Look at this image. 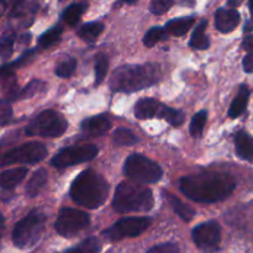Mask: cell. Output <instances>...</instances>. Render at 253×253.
<instances>
[{
  "instance_id": "obj_29",
  "label": "cell",
  "mask_w": 253,
  "mask_h": 253,
  "mask_svg": "<svg viewBox=\"0 0 253 253\" xmlns=\"http://www.w3.org/2000/svg\"><path fill=\"white\" fill-rule=\"evenodd\" d=\"M207 119H208V113L205 110L199 111V113H197L194 116H193L192 123H190V126H189L190 135H192L193 137H199V136L202 135L205 124H207Z\"/></svg>"
},
{
  "instance_id": "obj_35",
  "label": "cell",
  "mask_w": 253,
  "mask_h": 253,
  "mask_svg": "<svg viewBox=\"0 0 253 253\" xmlns=\"http://www.w3.org/2000/svg\"><path fill=\"white\" fill-rule=\"evenodd\" d=\"M12 108L7 99L0 100V126H5L11 123Z\"/></svg>"
},
{
  "instance_id": "obj_34",
  "label": "cell",
  "mask_w": 253,
  "mask_h": 253,
  "mask_svg": "<svg viewBox=\"0 0 253 253\" xmlns=\"http://www.w3.org/2000/svg\"><path fill=\"white\" fill-rule=\"evenodd\" d=\"M44 88L43 82L39 81V79H34V81L30 82L24 89L19 93V98H31L35 96L37 93L42 90Z\"/></svg>"
},
{
  "instance_id": "obj_6",
  "label": "cell",
  "mask_w": 253,
  "mask_h": 253,
  "mask_svg": "<svg viewBox=\"0 0 253 253\" xmlns=\"http://www.w3.org/2000/svg\"><path fill=\"white\" fill-rule=\"evenodd\" d=\"M66 119L54 110H44L37 115L26 127L27 136L58 137L67 130Z\"/></svg>"
},
{
  "instance_id": "obj_4",
  "label": "cell",
  "mask_w": 253,
  "mask_h": 253,
  "mask_svg": "<svg viewBox=\"0 0 253 253\" xmlns=\"http://www.w3.org/2000/svg\"><path fill=\"white\" fill-rule=\"evenodd\" d=\"M153 204L152 190L130 182L118 185L113 200L114 209L120 214L148 211L152 209Z\"/></svg>"
},
{
  "instance_id": "obj_14",
  "label": "cell",
  "mask_w": 253,
  "mask_h": 253,
  "mask_svg": "<svg viewBox=\"0 0 253 253\" xmlns=\"http://www.w3.org/2000/svg\"><path fill=\"white\" fill-rule=\"evenodd\" d=\"M111 127V121L108 115H96L88 118L82 123V130L91 137H99L108 132Z\"/></svg>"
},
{
  "instance_id": "obj_41",
  "label": "cell",
  "mask_w": 253,
  "mask_h": 253,
  "mask_svg": "<svg viewBox=\"0 0 253 253\" xmlns=\"http://www.w3.org/2000/svg\"><path fill=\"white\" fill-rule=\"evenodd\" d=\"M4 5H5V4H2V2H0V15H1V12H2V9H1V7L4 6Z\"/></svg>"
},
{
  "instance_id": "obj_13",
  "label": "cell",
  "mask_w": 253,
  "mask_h": 253,
  "mask_svg": "<svg viewBox=\"0 0 253 253\" xmlns=\"http://www.w3.org/2000/svg\"><path fill=\"white\" fill-rule=\"evenodd\" d=\"M240 14L235 9H225L220 7L215 12V26L222 34L231 32L236 29L240 24Z\"/></svg>"
},
{
  "instance_id": "obj_12",
  "label": "cell",
  "mask_w": 253,
  "mask_h": 253,
  "mask_svg": "<svg viewBox=\"0 0 253 253\" xmlns=\"http://www.w3.org/2000/svg\"><path fill=\"white\" fill-rule=\"evenodd\" d=\"M193 240L202 251L215 252L221 242V227L216 221H207L193 230Z\"/></svg>"
},
{
  "instance_id": "obj_30",
  "label": "cell",
  "mask_w": 253,
  "mask_h": 253,
  "mask_svg": "<svg viewBox=\"0 0 253 253\" xmlns=\"http://www.w3.org/2000/svg\"><path fill=\"white\" fill-rule=\"evenodd\" d=\"M14 43H15V34L9 32L5 34L0 40V58L2 61H6L11 57L14 52Z\"/></svg>"
},
{
  "instance_id": "obj_21",
  "label": "cell",
  "mask_w": 253,
  "mask_h": 253,
  "mask_svg": "<svg viewBox=\"0 0 253 253\" xmlns=\"http://www.w3.org/2000/svg\"><path fill=\"white\" fill-rule=\"evenodd\" d=\"M194 17H180V19H173L167 22L165 30L174 36H183L187 34L192 26L194 25Z\"/></svg>"
},
{
  "instance_id": "obj_22",
  "label": "cell",
  "mask_w": 253,
  "mask_h": 253,
  "mask_svg": "<svg viewBox=\"0 0 253 253\" xmlns=\"http://www.w3.org/2000/svg\"><path fill=\"white\" fill-rule=\"evenodd\" d=\"M208 21L207 20H202L197 27H195L194 32H193L192 37H190L189 46L195 49H207L209 48L210 41L208 36L205 35V29H207Z\"/></svg>"
},
{
  "instance_id": "obj_38",
  "label": "cell",
  "mask_w": 253,
  "mask_h": 253,
  "mask_svg": "<svg viewBox=\"0 0 253 253\" xmlns=\"http://www.w3.org/2000/svg\"><path fill=\"white\" fill-rule=\"evenodd\" d=\"M242 64H244V69L246 73H253V53H247Z\"/></svg>"
},
{
  "instance_id": "obj_18",
  "label": "cell",
  "mask_w": 253,
  "mask_h": 253,
  "mask_svg": "<svg viewBox=\"0 0 253 253\" xmlns=\"http://www.w3.org/2000/svg\"><path fill=\"white\" fill-rule=\"evenodd\" d=\"M236 152L242 160L253 161V137L245 131H240L235 137Z\"/></svg>"
},
{
  "instance_id": "obj_11",
  "label": "cell",
  "mask_w": 253,
  "mask_h": 253,
  "mask_svg": "<svg viewBox=\"0 0 253 253\" xmlns=\"http://www.w3.org/2000/svg\"><path fill=\"white\" fill-rule=\"evenodd\" d=\"M98 147L94 145L66 147L59 151L51 161V165L56 168H66L79 163L91 161L98 155Z\"/></svg>"
},
{
  "instance_id": "obj_19",
  "label": "cell",
  "mask_w": 253,
  "mask_h": 253,
  "mask_svg": "<svg viewBox=\"0 0 253 253\" xmlns=\"http://www.w3.org/2000/svg\"><path fill=\"white\" fill-rule=\"evenodd\" d=\"M47 178H48V174H47L46 169L41 168V169L36 170V172L32 174V177L30 178L29 183H27L26 194L29 195L30 198H35L36 195H39L40 193L42 192L44 185H46Z\"/></svg>"
},
{
  "instance_id": "obj_3",
  "label": "cell",
  "mask_w": 253,
  "mask_h": 253,
  "mask_svg": "<svg viewBox=\"0 0 253 253\" xmlns=\"http://www.w3.org/2000/svg\"><path fill=\"white\" fill-rule=\"evenodd\" d=\"M161 78L160 67L156 64H132L116 69L110 79L114 91L132 93L157 83Z\"/></svg>"
},
{
  "instance_id": "obj_1",
  "label": "cell",
  "mask_w": 253,
  "mask_h": 253,
  "mask_svg": "<svg viewBox=\"0 0 253 253\" xmlns=\"http://www.w3.org/2000/svg\"><path fill=\"white\" fill-rule=\"evenodd\" d=\"M179 188L190 200L211 204L229 198L236 188V182L227 173L207 172L182 178Z\"/></svg>"
},
{
  "instance_id": "obj_16",
  "label": "cell",
  "mask_w": 253,
  "mask_h": 253,
  "mask_svg": "<svg viewBox=\"0 0 253 253\" xmlns=\"http://www.w3.org/2000/svg\"><path fill=\"white\" fill-rule=\"evenodd\" d=\"M27 175V168H12L0 173V188L2 189H12L24 180Z\"/></svg>"
},
{
  "instance_id": "obj_33",
  "label": "cell",
  "mask_w": 253,
  "mask_h": 253,
  "mask_svg": "<svg viewBox=\"0 0 253 253\" xmlns=\"http://www.w3.org/2000/svg\"><path fill=\"white\" fill-rule=\"evenodd\" d=\"M77 68V61L74 58H67L56 67V74L61 78H68Z\"/></svg>"
},
{
  "instance_id": "obj_15",
  "label": "cell",
  "mask_w": 253,
  "mask_h": 253,
  "mask_svg": "<svg viewBox=\"0 0 253 253\" xmlns=\"http://www.w3.org/2000/svg\"><path fill=\"white\" fill-rule=\"evenodd\" d=\"M162 104L152 98H143L136 103L135 105V116L140 120L155 118L158 116Z\"/></svg>"
},
{
  "instance_id": "obj_40",
  "label": "cell",
  "mask_w": 253,
  "mask_h": 253,
  "mask_svg": "<svg viewBox=\"0 0 253 253\" xmlns=\"http://www.w3.org/2000/svg\"><path fill=\"white\" fill-rule=\"evenodd\" d=\"M2 229H4V217L2 215H0V234H1Z\"/></svg>"
},
{
  "instance_id": "obj_2",
  "label": "cell",
  "mask_w": 253,
  "mask_h": 253,
  "mask_svg": "<svg viewBox=\"0 0 253 253\" xmlns=\"http://www.w3.org/2000/svg\"><path fill=\"white\" fill-rule=\"evenodd\" d=\"M109 184L93 169L83 170L71 185V197L83 208L96 209L106 202Z\"/></svg>"
},
{
  "instance_id": "obj_8",
  "label": "cell",
  "mask_w": 253,
  "mask_h": 253,
  "mask_svg": "<svg viewBox=\"0 0 253 253\" xmlns=\"http://www.w3.org/2000/svg\"><path fill=\"white\" fill-rule=\"evenodd\" d=\"M47 156V148L43 143L27 142L16 148L7 151L6 153L0 156V168L10 165H32V163L41 162Z\"/></svg>"
},
{
  "instance_id": "obj_28",
  "label": "cell",
  "mask_w": 253,
  "mask_h": 253,
  "mask_svg": "<svg viewBox=\"0 0 253 253\" xmlns=\"http://www.w3.org/2000/svg\"><path fill=\"white\" fill-rule=\"evenodd\" d=\"M114 143L118 146H132L137 142V137L127 128L120 127L114 132Z\"/></svg>"
},
{
  "instance_id": "obj_17",
  "label": "cell",
  "mask_w": 253,
  "mask_h": 253,
  "mask_svg": "<svg viewBox=\"0 0 253 253\" xmlns=\"http://www.w3.org/2000/svg\"><path fill=\"white\" fill-rule=\"evenodd\" d=\"M250 99V89L246 84H242L239 89V93L235 96L234 101L231 103L229 109V116L232 119L239 118L240 115L244 114V111L246 110L247 104H249Z\"/></svg>"
},
{
  "instance_id": "obj_32",
  "label": "cell",
  "mask_w": 253,
  "mask_h": 253,
  "mask_svg": "<svg viewBox=\"0 0 253 253\" xmlns=\"http://www.w3.org/2000/svg\"><path fill=\"white\" fill-rule=\"evenodd\" d=\"M167 37V31L162 27H152L143 37V43L147 47H153Z\"/></svg>"
},
{
  "instance_id": "obj_31",
  "label": "cell",
  "mask_w": 253,
  "mask_h": 253,
  "mask_svg": "<svg viewBox=\"0 0 253 253\" xmlns=\"http://www.w3.org/2000/svg\"><path fill=\"white\" fill-rule=\"evenodd\" d=\"M109 68V61L108 57L103 53H99L95 58V84L103 83V81L105 79L106 73H108Z\"/></svg>"
},
{
  "instance_id": "obj_5",
  "label": "cell",
  "mask_w": 253,
  "mask_h": 253,
  "mask_svg": "<svg viewBox=\"0 0 253 253\" xmlns=\"http://www.w3.org/2000/svg\"><path fill=\"white\" fill-rule=\"evenodd\" d=\"M46 216L42 212L31 211L20 220L12 231V242L19 249H29L34 246L43 232Z\"/></svg>"
},
{
  "instance_id": "obj_42",
  "label": "cell",
  "mask_w": 253,
  "mask_h": 253,
  "mask_svg": "<svg viewBox=\"0 0 253 253\" xmlns=\"http://www.w3.org/2000/svg\"><path fill=\"white\" fill-rule=\"evenodd\" d=\"M250 6H251V9L253 10V1H252V2H250Z\"/></svg>"
},
{
  "instance_id": "obj_25",
  "label": "cell",
  "mask_w": 253,
  "mask_h": 253,
  "mask_svg": "<svg viewBox=\"0 0 253 253\" xmlns=\"http://www.w3.org/2000/svg\"><path fill=\"white\" fill-rule=\"evenodd\" d=\"M101 250V245L96 237H89L81 244L69 249L63 253H99Z\"/></svg>"
},
{
  "instance_id": "obj_26",
  "label": "cell",
  "mask_w": 253,
  "mask_h": 253,
  "mask_svg": "<svg viewBox=\"0 0 253 253\" xmlns=\"http://www.w3.org/2000/svg\"><path fill=\"white\" fill-rule=\"evenodd\" d=\"M158 118L165 119V120H167L168 123L173 126H179V125H182L183 121H184L185 115L183 111L177 110V109L168 108V106L163 105L162 104L160 114H158Z\"/></svg>"
},
{
  "instance_id": "obj_36",
  "label": "cell",
  "mask_w": 253,
  "mask_h": 253,
  "mask_svg": "<svg viewBox=\"0 0 253 253\" xmlns=\"http://www.w3.org/2000/svg\"><path fill=\"white\" fill-rule=\"evenodd\" d=\"M174 2L169 0H153L150 5V10L156 15H162L167 12Z\"/></svg>"
},
{
  "instance_id": "obj_10",
  "label": "cell",
  "mask_w": 253,
  "mask_h": 253,
  "mask_svg": "<svg viewBox=\"0 0 253 253\" xmlns=\"http://www.w3.org/2000/svg\"><path fill=\"white\" fill-rule=\"evenodd\" d=\"M150 225V217H125L105 230L104 236L111 241H118L125 237H136L143 234Z\"/></svg>"
},
{
  "instance_id": "obj_7",
  "label": "cell",
  "mask_w": 253,
  "mask_h": 253,
  "mask_svg": "<svg viewBox=\"0 0 253 253\" xmlns=\"http://www.w3.org/2000/svg\"><path fill=\"white\" fill-rule=\"evenodd\" d=\"M124 172L131 179L141 183H157L162 178V168L150 158L138 153L128 156L124 166Z\"/></svg>"
},
{
  "instance_id": "obj_20",
  "label": "cell",
  "mask_w": 253,
  "mask_h": 253,
  "mask_svg": "<svg viewBox=\"0 0 253 253\" xmlns=\"http://www.w3.org/2000/svg\"><path fill=\"white\" fill-rule=\"evenodd\" d=\"M162 194L165 195L166 199H167V202L169 203L170 207L173 208V210H174V211L177 212V214L179 215V216L182 217L184 221H190V220L194 217L195 211L189 207V205H187L185 203H183L182 200L178 199L175 195L170 194L169 192H163Z\"/></svg>"
},
{
  "instance_id": "obj_23",
  "label": "cell",
  "mask_w": 253,
  "mask_h": 253,
  "mask_svg": "<svg viewBox=\"0 0 253 253\" xmlns=\"http://www.w3.org/2000/svg\"><path fill=\"white\" fill-rule=\"evenodd\" d=\"M104 30V25L101 22L93 21L88 22V24H84L83 26L79 29L78 35L81 39H83L86 42H94L96 41L99 36L101 35Z\"/></svg>"
},
{
  "instance_id": "obj_24",
  "label": "cell",
  "mask_w": 253,
  "mask_h": 253,
  "mask_svg": "<svg viewBox=\"0 0 253 253\" xmlns=\"http://www.w3.org/2000/svg\"><path fill=\"white\" fill-rule=\"evenodd\" d=\"M88 5L85 2H74V4L69 5L63 12V20L69 25V26H74V25L78 24V21L81 20L82 15L84 14V11L86 10Z\"/></svg>"
},
{
  "instance_id": "obj_27",
  "label": "cell",
  "mask_w": 253,
  "mask_h": 253,
  "mask_svg": "<svg viewBox=\"0 0 253 253\" xmlns=\"http://www.w3.org/2000/svg\"><path fill=\"white\" fill-rule=\"evenodd\" d=\"M62 32H63L62 26L52 27L51 30L46 31L41 37H40V46L43 47V48H48V47L56 44L57 42H59V40H61Z\"/></svg>"
},
{
  "instance_id": "obj_39",
  "label": "cell",
  "mask_w": 253,
  "mask_h": 253,
  "mask_svg": "<svg viewBox=\"0 0 253 253\" xmlns=\"http://www.w3.org/2000/svg\"><path fill=\"white\" fill-rule=\"evenodd\" d=\"M242 47L247 51V53H253V35L245 37L244 42H242Z\"/></svg>"
},
{
  "instance_id": "obj_9",
  "label": "cell",
  "mask_w": 253,
  "mask_h": 253,
  "mask_svg": "<svg viewBox=\"0 0 253 253\" xmlns=\"http://www.w3.org/2000/svg\"><path fill=\"white\" fill-rule=\"evenodd\" d=\"M89 224H90V217L86 212L73 208H62L54 226L61 236L73 237L85 230Z\"/></svg>"
},
{
  "instance_id": "obj_37",
  "label": "cell",
  "mask_w": 253,
  "mask_h": 253,
  "mask_svg": "<svg viewBox=\"0 0 253 253\" xmlns=\"http://www.w3.org/2000/svg\"><path fill=\"white\" fill-rule=\"evenodd\" d=\"M147 253H179V250L174 244H163L152 247Z\"/></svg>"
}]
</instances>
